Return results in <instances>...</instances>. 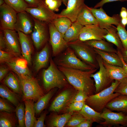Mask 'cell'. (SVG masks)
<instances>
[{
	"instance_id": "cell-20",
	"label": "cell",
	"mask_w": 127,
	"mask_h": 127,
	"mask_svg": "<svg viewBox=\"0 0 127 127\" xmlns=\"http://www.w3.org/2000/svg\"><path fill=\"white\" fill-rule=\"evenodd\" d=\"M5 64L18 76L32 75L28 66V63L23 58L17 57Z\"/></svg>"
},
{
	"instance_id": "cell-36",
	"label": "cell",
	"mask_w": 127,
	"mask_h": 127,
	"mask_svg": "<svg viewBox=\"0 0 127 127\" xmlns=\"http://www.w3.org/2000/svg\"><path fill=\"white\" fill-rule=\"evenodd\" d=\"M53 23L56 29L64 36L72 23L69 18L64 16L59 17L56 18Z\"/></svg>"
},
{
	"instance_id": "cell-2",
	"label": "cell",
	"mask_w": 127,
	"mask_h": 127,
	"mask_svg": "<svg viewBox=\"0 0 127 127\" xmlns=\"http://www.w3.org/2000/svg\"><path fill=\"white\" fill-rule=\"evenodd\" d=\"M120 82L115 80L108 87L97 93L88 96L85 101V104L95 111L101 113L110 101L120 94L114 92Z\"/></svg>"
},
{
	"instance_id": "cell-52",
	"label": "cell",
	"mask_w": 127,
	"mask_h": 127,
	"mask_svg": "<svg viewBox=\"0 0 127 127\" xmlns=\"http://www.w3.org/2000/svg\"><path fill=\"white\" fill-rule=\"evenodd\" d=\"M94 122L93 121L91 120L86 119L77 125L76 127H91Z\"/></svg>"
},
{
	"instance_id": "cell-51",
	"label": "cell",
	"mask_w": 127,
	"mask_h": 127,
	"mask_svg": "<svg viewBox=\"0 0 127 127\" xmlns=\"http://www.w3.org/2000/svg\"><path fill=\"white\" fill-rule=\"evenodd\" d=\"M117 1L124 2L127 1V0H101L96 4L94 8H99L102 7L103 5L106 3Z\"/></svg>"
},
{
	"instance_id": "cell-40",
	"label": "cell",
	"mask_w": 127,
	"mask_h": 127,
	"mask_svg": "<svg viewBox=\"0 0 127 127\" xmlns=\"http://www.w3.org/2000/svg\"><path fill=\"white\" fill-rule=\"evenodd\" d=\"M73 115L67 123V125L68 127H76L77 125L86 119L79 112L77 114Z\"/></svg>"
},
{
	"instance_id": "cell-17",
	"label": "cell",
	"mask_w": 127,
	"mask_h": 127,
	"mask_svg": "<svg viewBox=\"0 0 127 127\" xmlns=\"http://www.w3.org/2000/svg\"><path fill=\"white\" fill-rule=\"evenodd\" d=\"M75 93L71 89H67L62 91L54 99L50 107V111L59 112L70 103Z\"/></svg>"
},
{
	"instance_id": "cell-56",
	"label": "cell",
	"mask_w": 127,
	"mask_h": 127,
	"mask_svg": "<svg viewBox=\"0 0 127 127\" xmlns=\"http://www.w3.org/2000/svg\"><path fill=\"white\" fill-rule=\"evenodd\" d=\"M120 22L122 25L125 27L127 25V17L121 18Z\"/></svg>"
},
{
	"instance_id": "cell-25",
	"label": "cell",
	"mask_w": 127,
	"mask_h": 127,
	"mask_svg": "<svg viewBox=\"0 0 127 127\" xmlns=\"http://www.w3.org/2000/svg\"><path fill=\"white\" fill-rule=\"evenodd\" d=\"M25 106V125L26 127H33L36 120L34 108V101L27 100L24 101Z\"/></svg>"
},
{
	"instance_id": "cell-22",
	"label": "cell",
	"mask_w": 127,
	"mask_h": 127,
	"mask_svg": "<svg viewBox=\"0 0 127 127\" xmlns=\"http://www.w3.org/2000/svg\"><path fill=\"white\" fill-rule=\"evenodd\" d=\"M49 51L48 45L46 44L42 50L36 54L34 60V67L35 71L38 72L45 67L48 61Z\"/></svg>"
},
{
	"instance_id": "cell-15",
	"label": "cell",
	"mask_w": 127,
	"mask_h": 127,
	"mask_svg": "<svg viewBox=\"0 0 127 127\" xmlns=\"http://www.w3.org/2000/svg\"><path fill=\"white\" fill-rule=\"evenodd\" d=\"M34 24L33 18L29 13L25 11L20 12L17 14L15 30L29 35L32 32Z\"/></svg>"
},
{
	"instance_id": "cell-47",
	"label": "cell",
	"mask_w": 127,
	"mask_h": 127,
	"mask_svg": "<svg viewBox=\"0 0 127 127\" xmlns=\"http://www.w3.org/2000/svg\"><path fill=\"white\" fill-rule=\"evenodd\" d=\"M46 115V112L42 113L40 117L36 120L34 123V127H44L45 125L44 124V121Z\"/></svg>"
},
{
	"instance_id": "cell-33",
	"label": "cell",
	"mask_w": 127,
	"mask_h": 127,
	"mask_svg": "<svg viewBox=\"0 0 127 127\" xmlns=\"http://www.w3.org/2000/svg\"><path fill=\"white\" fill-rule=\"evenodd\" d=\"M0 96L1 98L7 99L16 107L20 104L18 95L10 90L5 85H0Z\"/></svg>"
},
{
	"instance_id": "cell-19",
	"label": "cell",
	"mask_w": 127,
	"mask_h": 127,
	"mask_svg": "<svg viewBox=\"0 0 127 127\" xmlns=\"http://www.w3.org/2000/svg\"><path fill=\"white\" fill-rule=\"evenodd\" d=\"M17 32L19 36L22 56L27 61L28 64L30 65L33 50L32 41L28 35L20 31Z\"/></svg>"
},
{
	"instance_id": "cell-3",
	"label": "cell",
	"mask_w": 127,
	"mask_h": 127,
	"mask_svg": "<svg viewBox=\"0 0 127 127\" xmlns=\"http://www.w3.org/2000/svg\"><path fill=\"white\" fill-rule=\"evenodd\" d=\"M42 78L44 88L47 91L55 87L61 88L67 85L68 82L64 75L51 58L49 67L43 71Z\"/></svg>"
},
{
	"instance_id": "cell-28",
	"label": "cell",
	"mask_w": 127,
	"mask_h": 127,
	"mask_svg": "<svg viewBox=\"0 0 127 127\" xmlns=\"http://www.w3.org/2000/svg\"><path fill=\"white\" fill-rule=\"evenodd\" d=\"M79 112L86 119L91 120L99 124L104 121L101 117V113L95 111L85 103Z\"/></svg>"
},
{
	"instance_id": "cell-34",
	"label": "cell",
	"mask_w": 127,
	"mask_h": 127,
	"mask_svg": "<svg viewBox=\"0 0 127 127\" xmlns=\"http://www.w3.org/2000/svg\"><path fill=\"white\" fill-rule=\"evenodd\" d=\"M3 83L14 92L20 93L21 90L19 79L12 72H10L2 81Z\"/></svg>"
},
{
	"instance_id": "cell-10",
	"label": "cell",
	"mask_w": 127,
	"mask_h": 127,
	"mask_svg": "<svg viewBox=\"0 0 127 127\" xmlns=\"http://www.w3.org/2000/svg\"><path fill=\"white\" fill-rule=\"evenodd\" d=\"M101 117L104 121L100 124L101 126L111 127L120 125L127 127V115L122 112H114L105 107L101 113Z\"/></svg>"
},
{
	"instance_id": "cell-5",
	"label": "cell",
	"mask_w": 127,
	"mask_h": 127,
	"mask_svg": "<svg viewBox=\"0 0 127 127\" xmlns=\"http://www.w3.org/2000/svg\"><path fill=\"white\" fill-rule=\"evenodd\" d=\"M67 44L83 61L94 68L97 69L99 68L97 59V54L93 48L79 39Z\"/></svg>"
},
{
	"instance_id": "cell-49",
	"label": "cell",
	"mask_w": 127,
	"mask_h": 127,
	"mask_svg": "<svg viewBox=\"0 0 127 127\" xmlns=\"http://www.w3.org/2000/svg\"><path fill=\"white\" fill-rule=\"evenodd\" d=\"M0 32V50L6 51V44L3 31L1 30Z\"/></svg>"
},
{
	"instance_id": "cell-58",
	"label": "cell",
	"mask_w": 127,
	"mask_h": 127,
	"mask_svg": "<svg viewBox=\"0 0 127 127\" xmlns=\"http://www.w3.org/2000/svg\"><path fill=\"white\" fill-rule=\"evenodd\" d=\"M5 3L4 0H0V6L2 5Z\"/></svg>"
},
{
	"instance_id": "cell-8",
	"label": "cell",
	"mask_w": 127,
	"mask_h": 127,
	"mask_svg": "<svg viewBox=\"0 0 127 127\" xmlns=\"http://www.w3.org/2000/svg\"><path fill=\"white\" fill-rule=\"evenodd\" d=\"M97 59L99 68V71L95 73L91 74V76L94 80L95 87V94L97 93L110 86L114 80L111 79L108 76L103 62V60L98 54Z\"/></svg>"
},
{
	"instance_id": "cell-30",
	"label": "cell",
	"mask_w": 127,
	"mask_h": 127,
	"mask_svg": "<svg viewBox=\"0 0 127 127\" xmlns=\"http://www.w3.org/2000/svg\"><path fill=\"white\" fill-rule=\"evenodd\" d=\"M84 42L94 48L117 54V50L114 48L112 44L105 40H91Z\"/></svg>"
},
{
	"instance_id": "cell-7",
	"label": "cell",
	"mask_w": 127,
	"mask_h": 127,
	"mask_svg": "<svg viewBox=\"0 0 127 127\" xmlns=\"http://www.w3.org/2000/svg\"><path fill=\"white\" fill-rule=\"evenodd\" d=\"M34 26L31 38L37 49L40 48L46 42L49 29L48 24L33 18Z\"/></svg>"
},
{
	"instance_id": "cell-14",
	"label": "cell",
	"mask_w": 127,
	"mask_h": 127,
	"mask_svg": "<svg viewBox=\"0 0 127 127\" xmlns=\"http://www.w3.org/2000/svg\"><path fill=\"white\" fill-rule=\"evenodd\" d=\"M107 32V29L101 28L98 25H88L83 27L78 39L83 41L91 40H105L103 37Z\"/></svg>"
},
{
	"instance_id": "cell-50",
	"label": "cell",
	"mask_w": 127,
	"mask_h": 127,
	"mask_svg": "<svg viewBox=\"0 0 127 127\" xmlns=\"http://www.w3.org/2000/svg\"><path fill=\"white\" fill-rule=\"evenodd\" d=\"M10 69L4 66L0 67V81H1L10 70Z\"/></svg>"
},
{
	"instance_id": "cell-41",
	"label": "cell",
	"mask_w": 127,
	"mask_h": 127,
	"mask_svg": "<svg viewBox=\"0 0 127 127\" xmlns=\"http://www.w3.org/2000/svg\"><path fill=\"white\" fill-rule=\"evenodd\" d=\"M44 4L50 10L54 12H58L61 6V0H43Z\"/></svg>"
},
{
	"instance_id": "cell-53",
	"label": "cell",
	"mask_w": 127,
	"mask_h": 127,
	"mask_svg": "<svg viewBox=\"0 0 127 127\" xmlns=\"http://www.w3.org/2000/svg\"><path fill=\"white\" fill-rule=\"evenodd\" d=\"M119 15L121 18L127 17V8L125 7H122L121 8Z\"/></svg>"
},
{
	"instance_id": "cell-39",
	"label": "cell",
	"mask_w": 127,
	"mask_h": 127,
	"mask_svg": "<svg viewBox=\"0 0 127 127\" xmlns=\"http://www.w3.org/2000/svg\"><path fill=\"white\" fill-rule=\"evenodd\" d=\"M121 23L117 26V33L122 43L124 50H127V31Z\"/></svg>"
},
{
	"instance_id": "cell-54",
	"label": "cell",
	"mask_w": 127,
	"mask_h": 127,
	"mask_svg": "<svg viewBox=\"0 0 127 127\" xmlns=\"http://www.w3.org/2000/svg\"><path fill=\"white\" fill-rule=\"evenodd\" d=\"M121 55L124 62L127 64V50L123 51H120Z\"/></svg>"
},
{
	"instance_id": "cell-38",
	"label": "cell",
	"mask_w": 127,
	"mask_h": 127,
	"mask_svg": "<svg viewBox=\"0 0 127 127\" xmlns=\"http://www.w3.org/2000/svg\"><path fill=\"white\" fill-rule=\"evenodd\" d=\"M15 112L17 118L18 127H24L25 125V107L22 103H20L16 107Z\"/></svg>"
},
{
	"instance_id": "cell-35",
	"label": "cell",
	"mask_w": 127,
	"mask_h": 127,
	"mask_svg": "<svg viewBox=\"0 0 127 127\" xmlns=\"http://www.w3.org/2000/svg\"><path fill=\"white\" fill-rule=\"evenodd\" d=\"M12 112L0 111V127H15L17 121L15 115Z\"/></svg>"
},
{
	"instance_id": "cell-11",
	"label": "cell",
	"mask_w": 127,
	"mask_h": 127,
	"mask_svg": "<svg viewBox=\"0 0 127 127\" xmlns=\"http://www.w3.org/2000/svg\"><path fill=\"white\" fill-rule=\"evenodd\" d=\"M17 12L5 3L0 6V30H15Z\"/></svg>"
},
{
	"instance_id": "cell-43",
	"label": "cell",
	"mask_w": 127,
	"mask_h": 127,
	"mask_svg": "<svg viewBox=\"0 0 127 127\" xmlns=\"http://www.w3.org/2000/svg\"><path fill=\"white\" fill-rule=\"evenodd\" d=\"M17 57L13 54L9 52L0 50V64L5 63Z\"/></svg>"
},
{
	"instance_id": "cell-48",
	"label": "cell",
	"mask_w": 127,
	"mask_h": 127,
	"mask_svg": "<svg viewBox=\"0 0 127 127\" xmlns=\"http://www.w3.org/2000/svg\"><path fill=\"white\" fill-rule=\"evenodd\" d=\"M28 5L31 8L37 7L44 4L43 0H24Z\"/></svg>"
},
{
	"instance_id": "cell-27",
	"label": "cell",
	"mask_w": 127,
	"mask_h": 127,
	"mask_svg": "<svg viewBox=\"0 0 127 127\" xmlns=\"http://www.w3.org/2000/svg\"><path fill=\"white\" fill-rule=\"evenodd\" d=\"M107 33L103 37L105 40L115 45L120 51L124 50L122 43L117 33L116 27L113 25L107 29Z\"/></svg>"
},
{
	"instance_id": "cell-4",
	"label": "cell",
	"mask_w": 127,
	"mask_h": 127,
	"mask_svg": "<svg viewBox=\"0 0 127 127\" xmlns=\"http://www.w3.org/2000/svg\"><path fill=\"white\" fill-rule=\"evenodd\" d=\"M23 93L22 100L37 101L44 94L37 80L32 75L18 76Z\"/></svg>"
},
{
	"instance_id": "cell-46",
	"label": "cell",
	"mask_w": 127,
	"mask_h": 127,
	"mask_svg": "<svg viewBox=\"0 0 127 127\" xmlns=\"http://www.w3.org/2000/svg\"><path fill=\"white\" fill-rule=\"evenodd\" d=\"M0 111L8 112L15 111V109L9 104L4 99L0 98Z\"/></svg>"
},
{
	"instance_id": "cell-45",
	"label": "cell",
	"mask_w": 127,
	"mask_h": 127,
	"mask_svg": "<svg viewBox=\"0 0 127 127\" xmlns=\"http://www.w3.org/2000/svg\"><path fill=\"white\" fill-rule=\"evenodd\" d=\"M88 96L84 91L81 90L78 91L77 93L73 97L70 103L75 102H85Z\"/></svg>"
},
{
	"instance_id": "cell-42",
	"label": "cell",
	"mask_w": 127,
	"mask_h": 127,
	"mask_svg": "<svg viewBox=\"0 0 127 127\" xmlns=\"http://www.w3.org/2000/svg\"><path fill=\"white\" fill-rule=\"evenodd\" d=\"M114 92L120 94L127 95V77L120 81Z\"/></svg>"
},
{
	"instance_id": "cell-31",
	"label": "cell",
	"mask_w": 127,
	"mask_h": 127,
	"mask_svg": "<svg viewBox=\"0 0 127 127\" xmlns=\"http://www.w3.org/2000/svg\"><path fill=\"white\" fill-rule=\"evenodd\" d=\"M73 115V112L59 115H54L50 118L48 126L50 127H64Z\"/></svg>"
},
{
	"instance_id": "cell-16",
	"label": "cell",
	"mask_w": 127,
	"mask_h": 127,
	"mask_svg": "<svg viewBox=\"0 0 127 127\" xmlns=\"http://www.w3.org/2000/svg\"><path fill=\"white\" fill-rule=\"evenodd\" d=\"M6 46V51L17 57H21V51L18 33L15 30H3Z\"/></svg>"
},
{
	"instance_id": "cell-37",
	"label": "cell",
	"mask_w": 127,
	"mask_h": 127,
	"mask_svg": "<svg viewBox=\"0 0 127 127\" xmlns=\"http://www.w3.org/2000/svg\"><path fill=\"white\" fill-rule=\"evenodd\" d=\"M5 3L13 8L17 13L25 11L29 7L24 0H4Z\"/></svg>"
},
{
	"instance_id": "cell-55",
	"label": "cell",
	"mask_w": 127,
	"mask_h": 127,
	"mask_svg": "<svg viewBox=\"0 0 127 127\" xmlns=\"http://www.w3.org/2000/svg\"><path fill=\"white\" fill-rule=\"evenodd\" d=\"M118 51L117 54L120 57L123 64V67L125 72L127 75V64L124 62L122 58L121 57L120 52V50L118 49H117Z\"/></svg>"
},
{
	"instance_id": "cell-26",
	"label": "cell",
	"mask_w": 127,
	"mask_h": 127,
	"mask_svg": "<svg viewBox=\"0 0 127 127\" xmlns=\"http://www.w3.org/2000/svg\"><path fill=\"white\" fill-rule=\"evenodd\" d=\"M94 49L97 54L109 64L123 67L122 62L117 54L106 52L95 48Z\"/></svg>"
},
{
	"instance_id": "cell-24",
	"label": "cell",
	"mask_w": 127,
	"mask_h": 127,
	"mask_svg": "<svg viewBox=\"0 0 127 127\" xmlns=\"http://www.w3.org/2000/svg\"><path fill=\"white\" fill-rule=\"evenodd\" d=\"M76 21L83 26L90 24H98L97 20L86 5L78 14Z\"/></svg>"
},
{
	"instance_id": "cell-21",
	"label": "cell",
	"mask_w": 127,
	"mask_h": 127,
	"mask_svg": "<svg viewBox=\"0 0 127 127\" xmlns=\"http://www.w3.org/2000/svg\"><path fill=\"white\" fill-rule=\"evenodd\" d=\"M105 107L112 111L122 112L127 115V95L120 94L110 101Z\"/></svg>"
},
{
	"instance_id": "cell-32",
	"label": "cell",
	"mask_w": 127,
	"mask_h": 127,
	"mask_svg": "<svg viewBox=\"0 0 127 127\" xmlns=\"http://www.w3.org/2000/svg\"><path fill=\"white\" fill-rule=\"evenodd\" d=\"M54 93V90L52 89L46 94L39 98L34 104L35 114L38 115L46 107Z\"/></svg>"
},
{
	"instance_id": "cell-13",
	"label": "cell",
	"mask_w": 127,
	"mask_h": 127,
	"mask_svg": "<svg viewBox=\"0 0 127 127\" xmlns=\"http://www.w3.org/2000/svg\"><path fill=\"white\" fill-rule=\"evenodd\" d=\"M25 11L33 18L48 24L53 22L54 19L59 17L58 14L50 9L45 4L36 7H28Z\"/></svg>"
},
{
	"instance_id": "cell-57",
	"label": "cell",
	"mask_w": 127,
	"mask_h": 127,
	"mask_svg": "<svg viewBox=\"0 0 127 127\" xmlns=\"http://www.w3.org/2000/svg\"><path fill=\"white\" fill-rule=\"evenodd\" d=\"M62 3L66 7L67 6L68 0H61Z\"/></svg>"
},
{
	"instance_id": "cell-44",
	"label": "cell",
	"mask_w": 127,
	"mask_h": 127,
	"mask_svg": "<svg viewBox=\"0 0 127 127\" xmlns=\"http://www.w3.org/2000/svg\"><path fill=\"white\" fill-rule=\"evenodd\" d=\"M85 102H75L70 103L68 106L67 111L68 112H73L74 111L79 112L83 108L85 104Z\"/></svg>"
},
{
	"instance_id": "cell-6",
	"label": "cell",
	"mask_w": 127,
	"mask_h": 127,
	"mask_svg": "<svg viewBox=\"0 0 127 127\" xmlns=\"http://www.w3.org/2000/svg\"><path fill=\"white\" fill-rule=\"evenodd\" d=\"M58 66L65 68L89 70L94 68L85 63L78 58L74 51L68 47L56 62Z\"/></svg>"
},
{
	"instance_id": "cell-29",
	"label": "cell",
	"mask_w": 127,
	"mask_h": 127,
	"mask_svg": "<svg viewBox=\"0 0 127 127\" xmlns=\"http://www.w3.org/2000/svg\"><path fill=\"white\" fill-rule=\"evenodd\" d=\"M83 26L76 21L72 23L64 35V38L67 43L78 39L80 32Z\"/></svg>"
},
{
	"instance_id": "cell-1",
	"label": "cell",
	"mask_w": 127,
	"mask_h": 127,
	"mask_svg": "<svg viewBox=\"0 0 127 127\" xmlns=\"http://www.w3.org/2000/svg\"><path fill=\"white\" fill-rule=\"evenodd\" d=\"M58 67L64 75L68 82L76 90L84 91L88 96L95 94V84L91 76L97 69L83 71L60 66Z\"/></svg>"
},
{
	"instance_id": "cell-9",
	"label": "cell",
	"mask_w": 127,
	"mask_h": 127,
	"mask_svg": "<svg viewBox=\"0 0 127 127\" xmlns=\"http://www.w3.org/2000/svg\"><path fill=\"white\" fill-rule=\"evenodd\" d=\"M97 20L98 25L101 28L107 30L112 25L117 26L120 23L121 18L119 15L115 14L112 16H108L102 7L95 8L88 6Z\"/></svg>"
},
{
	"instance_id": "cell-18",
	"label": "cell",
	"mask_w": 127,
	"mask_h": 127,
	"mask_svg": "<svg viewBox=\"0 0 127 127\" xmlns=\"http://www.w3.org/2000/svg\"><path fill=\"white\" fill-rule=\"evenodd\" d=\"M85 0H68L66 8L58 14L59 16L67 17L72 23L76 21L77 16L85 5Z\"/></svg>"
},
{
	"instance_id": "cell-12",
	"label": "cell",
	"mask_w": 127,
	"mask_h": 127,
	"mask_svg": "<svg viewBox=\"0 0 127 127\" xmlns=\"http://www.w3.org/2000/svg\"><path fill=\"white\" fill-rule=\"evenodd\" d=\"M48 25L52 55L56 56L68 46L64 39V36L56 29L53 23H49Z\"/></svg>"
},
{
	"instance_id": "cell-23",
	"label": "cell",
	"mask_w": 127,
	"mask_h": 127,
	"mask_svg": "<svg viewBox=\"0 0 127 127\" xmlns=\"http://www.w3.org/2000/svg\"><path fill=\"white\" fill-rule=\"evenodd\" d=\"M103 62L107 75L111 79L120 81L127 77V75L123 67L109 64L103 60Z\"/></svg>"
}]
</instances>
